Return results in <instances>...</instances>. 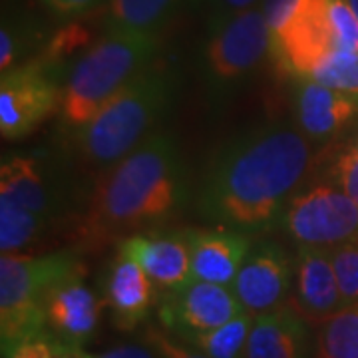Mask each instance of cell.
Listing matches in <instances>:
<instances>
[{
  "label": "cell",
  "instance_id": "obj_1",
  "mask_svg": "<svg viewBox=\"0 0 358 358\" xmlns=\"http://www.w3.org/2000/svg\"><path fill=\"white\" fill-rule=\"evenodd\" d=\"M313 152L299 128L265 126L221 150L203 179L205 219L235 231L273 225L310 167Z\"/></svg>",
  "mask_w": 358,
  "mask_h": 358
},
{
  "label": "cell",
  "instance_id": "obj_2",
  "mask_svg": "<svg viewBox=\"0 0 358 358\" xmlns=\"http://www.w3.org/2000/svg\"><path fill=\"white\" fill-rule=\"evenodd\" d=\"M185 201V173L176 141L154 134L120 159L92 195L84 235L110 237L150 227Z\"/></svg>",
  "mask_w": 358,
  "mask_h": 358
},
{
  "label": "cell",
  "instance_id": "obj_3",
  "mask_svg": "<svg viewBox=\"0 0 358 358\" xmlns=\"http://www.w3.org/2000/svg\"><path fill=\"white\" fill-rule=\"evenodd\" d=\"M173 90L171 70L157 64L145 68L78 129L80 152L98 166L117 164L150 138L171 102Z\"/></svg>",
  "mask_w": 358,
  "mask_h": 358
},
{
  "label": "cell",
  "instance_id": "obj_4",
  "mask_svg": "<svg viewBox=\"0 0 358 358\" xmlns=\"http://www.w3.org/2000/svg\"><path fill=\"white\" fill-rule=\"evenodd\" d=\"M159 34L110 30L78 58L62 90V120L80 129L115 92L155 62Z\"/></svg>",
  "mask_w": 358,
  "mask_h": 358
},
{
  "label": "cell",
  "instance_id": "obj_5",
  "mask_svg": "<svg viewBox=\"0 0 358 358\" xmlns=\"http://www.w3.org/2000/svg\"><path fill=\"white\" fill-rule=\"evenodd\" d=\"M82 261L70 251L22 257L6 253L0 259V346L2 358L16 346L44 334L46 296L68 277L82 275Z\"/></svg>",
  "mask_w": 358,
  "mask_h": 358
},
{
  "label": "cell",
  "instance_id": "obj_6",
  "mask_svg": "<svg viewBox=\"0 0 358 358\" xmlns=\"http://www.w3.org/2000/svg\"><path fill=\"white\" fill-rule=\"evenodd\" d=\"M271 56V32L263 8L207 22L203 70L211 86L229 88L253 74Z\"/></svg>",
  "mask_w": 358,
  "mask_h": 358
},
{
  "label": "cell",
  "instance_id": "obj_7",
  "mask_svg": "<svg viewBox=\"0 0 358 358\" xmlns=\"http://www.w3.org/2000/svg\"><path fill=\"white\" fill-rule=\"evenodd\" d=\"M281 219L299 247L331 249L358 239V205L333 185H315L293 195Z\"/></svg>",
  "mask_w": 358,
  "mask_h": 358
},
{
  "label": "cell",
  "instance_id": "obj_8",
  "mask_svg": "<svg viewBox=\"0 0 358 358\" xmlns=\"http://www.w3.org/2000/svg\"><path fill=\"white\" fill-rule=\"evenodd\" d=\"M338 52L331 18V0H301L299 8L279 32L271 34V56L282 72L296 80Z\"/></svg>",
  "mask_w": 358,
  "mask_h": 358
},
{
  "label": "cell",
  "instance_id": "obj_9",
  "mask_svg": "<svg viewBox=\"0 0 358 358\" xmlns=\"http://www.w3.org/2000/svg\"><path fill=\"white\" fill-rule=\"evenodd\" d=\"M54 70L42 60L26 62L0 78V134L4 140H20L62 102Z\"/></svg>",
  "mask_w": 358,
  "mask_h": 358
},
{
  "label": "cell",
  "instance_id": "obj_10",
  "mask_svg": "<svg viewBox=\"0 0 358 358\" xmlns=\"http://www.w3.org/2000/svg\"><path fill=\"white\" fill-rule=\"evenodd\" d=\"M243 310L231 287L192 281L162 296L157 317L167 333L176 334L179 341H189L193 334L213 331Z\"/></svg>",
  "mask_w": 358,
  "mask_h": 358
},
{
  "label": "cell",
  "instance_id": "obj_11",
  "mask_svg": "<svg viewBox=\"0 0 358 358\" xmlns=\"http://www.w3.org/2000/svg\"><path fill=\"white\" fill-rule=\"evenodd\" d=\"M293 282L291 257L277 243L265 241L251 247L231 289L247 313L261 317L285 305Z\"/></svg>",
  "mask_w": 358,
  "mask_h": 358
},
{
  "label": "cell",
  "instance_id": "obj_12",
  "mask_svg": "<svg viewBox=\"0 0 358 358\" xmlns=\"http://www.w3.org/2000/svg\"><path fill=\"white\" fill-rule=\"evenodd\" d=\"M293 285L294 310L313 324H320L345 308L329 249L299 247Z\"/></svg>",
  "mask_w": 358,
  "mask_h": 358
},
{
  "label": "cell",
  "instance_id": "obj_13",
  "mask_svg": "<svg viewBox=\"0 0 358 358\" xmlns=\"http://www.w3.org/2000/svg\"><path fill=\"white\" fill-rule=\"evenodd\" d=\"M293 114L294 126L307 140H327L357 117L358 96L301 78L293 92Z\"/></svg>",
  "mask_w": 358,
  "mask_h": 358
},
{
  "label": "cell",
  "instance_id": "obj_14",
  "mask_svg": "<svg viewBox=\"0 0 358 358\" xmlns=\"http://www.w3.org/2000/svg\"><path fill=\"white\" fill-rule=\"evenodd\" d=\"M117 251L138 263L166 291L181 289L193 281L192 253L185 233L129 235L117 243Z\"/></svg>",
  "mask_w": 358,
  "mask_h": 358
},
{
  "label": "cell",
  "instance_id": "obj_15",
  "mask_svg": "<svg viewBox=\"0 0 358 358\" xmlns=\"http://www.w3.org/2000/svg\"><path fill=\"white\" fill-rule=\"evenodd\" d=\"M192 253L193 281L233 287L237 273L251 251V239L235 229L185 231Z\"/></svg>",
  "mask_w": 358,
  "mask_h": 358
},
{
  "label": "cell",
  "instance_id": "obj_16",
  "mask_svg": "<svg viewBox=\"0 0 358 358\" xmlns=\"http://www.w3.org/2000/svg\"><path fill=\"white\" fill-rule=\"evenodd\" d=\"M82 277L84 273L60 281L46 296V320L54 336L74 345H84L96 333L106 305Z\"/></svg>",
  "mask_w": 358,
  "mask_h": 358
},
{
  "label": "cell",
  "instance_id": "obj_17",
  "mask_svg": "<svg viewBox=\"0 0 358 358\" xmlns=\"http://www.w3.org/2000/svg\"><path fill=\"white\" fill-rule=\"evenodd\" d=\"M154 301V281L148 273L128 257L117 255L103 282V303L112 313L115 329H138L148 319Z\"/></svg>",
  "mask_w": 358,
  "mask_h": 358
},
{
  "label": "cell",
  "instance_id": "obj_18",
  "mask_svg": "<svg viewBox=\"0 0 358 358\" xmlns=\"http://www.w3.org/2000/svg\"><path fill=\"white\" fill-rule=\"evenodd\" d=\"M294 307L282 305L271 313L255 317L247 341L245 358H308L310 329Z\"/></svg>",
  "mask_w": 358,
  "mask_h": 358
},
{
  "label": "cell",
  "instance_id": "obj_19",
  "mask_svg": "<svg viewBox=\"0 0 358 358\" xmlns=\"http://www.w3.org/2000/svg\"><path fill=\"white\" fill-rule=\"evenodd\" d=\"M0 197H6L40 217L52 213V193L42 167L28 155H10L0 167Z\"/></svg>",
  "mask_w": 358,
  "mask_h": 358
},
{
  "label": "cell",
  "instance_id": "obj_20",
  "mask_svg": "<svg viewBox=\"0 0 358 358\" xmlns=\"http://www.w3.org/2000/svg\"><path fill=\"white\" fill-rule=\"evenodd\" d=\"M185 4L193 0H108L106 28L159 34Z\"/></svg>",
  "mask_w": 358,
  "mask_h": 358
},
{
  "label": "cell",
  "instance_id": "obj_21",
  "mask_svg": "<svg viewBox=\"0 0 358 358\" xmlns=\"http://www.w3.org/2000/svg\"><path fill=\"white\" fill-rule=\"evenodd\" d=\"M255 317L243 310L235 319L227 320L213 331L193 334L189 341H185L193 348L201 350L209 358H245L247 341L253 329Z\"/></svg>",
  "mask_w": 358,
  "mask_h": 358
},
{
  "label": "cell",
  "instance_id": "obj_22",
  "mask_svg": "<svg viewBox=\"0 0 358 358\" xmlns=\"http://www.w3.org/2000/svg\"><path fill=\"white\" fill-rule=\"evenodd\" d=\"M315 358H358V305L320 322Z\"/></svg>",
  "mask_w": 358,
  "mask_h": 358
},
{
  "label": "cell",
  "instance_id": "obj_23",
  "mask_svg": "<svg viewBox=\"0 0 358 358\" xmlns=\"http://www.w3.org/2000/svg\"><path fill=\"white\" fill-rule=\"evenodd\" d=\"M48 219L40 217L6 197H0V249L2 255L36 241Z\"/></svg>",
  "mask_w": 358,
  "mask_h": 358
},
{
  "label": "cell",
  "instance_id": "obj_24",
  "mask_svg": "<svg viewBox=\"0 0 358 358\" xmlns=\"http://www.w3.org/2000/svg\"><path fill=\"white\" fill-rule=\"evenodd\" d=\"M322 86L358 96V52H333L308 76Z\"/></svg>",
  "mask_w": 358,
  "mask_h": 358
},
{
  "label": "cell",
  "instance_id": "obj_25",
  "mask_svg": "<svg viewBox=\"0 0 358 358\" xmlns=\"http://www.w3.org/2000/svg\"><path fill=\"white\" fill-rule=\"evenodd\" d=\"M345 307L358 305V239L329 249Z\"/></svg>",
  "mask_w": 358,
  "mask_h": 358
},
{
  "label": "cell",
  "instance_id": "obj_26",
  "mask_svg": "<svg viewBox=\"0 0 358 358\" xmlns=\"http://www.w3.org/2000/svg\"><path fill=\"white\" fill-rule=\"evenodd\" d=\"M32 38H34V32L24 20L2 18V28H0V72L2 74L16 68V62L30 48Z\"/></svg>",
  "mask_w": 358,
  "mask_h": 358
},
{
  "label": "cell",
  "instance_id": "obj_27",
  "mask_svg": "<svg viewBox=\"0 0 358 358\" xmlns=\"http://www.w3.org/2000/svg\"><path fill=\"white\" fill-rule=\"evenodd\" d=\"M143 338L157 358H209L201 350L193 348L192 345H187L179 338H173L171 333H167L166 329L148 327Z\"/></svg>",
  "mask_w": 358,
  "mask_h": 358
},
{
  "label": "cell",
  "instance_id": "obj_28",
  "mask_svg": "<svg viewBox=\"0 0 358 358\" xmlns=\"http://www.w3.org/2000/svg\"><path fill=\"white\" fill-rule=\"evenodd\" d=\"M336 185L358 205V141L338 157L334 166Z\"/></svg>",
  "mask_w": 358,
  "mask_h": 358
},
{
  "label": "cell",
  "instance_id": "obj_29",
  "mask_svg": "<svg viewBox=\"0 0 358 358\" xmlns=\"http://www.w3.org/2000/svg\"><path fill=\"white\" fill-rule=\"evenodd\" d=\"M193 4H201L209 16L207 22H211V20H221L227 16L253 10L263 4V0H193Z\"/></svg>",
  "mask_w": 358,
  "mask_h": 358
},
{
  "label": "cell",
  "instance_id": "obj_30",
  "mask_svg": "<svg viewBox=\"0 0 358 358\" xmlns=\"http://www.w3.org/2000/svg\"><path fill=\"white\" fill-rule=\"evenodd\" d=\"M301 0H263L261 8L267 20L268 32L275 34L279 32L282 26L289 22V18L293 16L294 10L299 8Z\"/></svg>",
  "mask_w": 358,
  "mask_h": 358
},
{
  "label": "cell",
  "instance_id": "obj_31",
  "mask_svg": "<svg viewBox=\"0 0 358 358\" xmlns=\"http://www.w3.org/2000/svg\"><path fill=\"white\" fill-rule=\"evenodd\" d=\"M46 8L58 16H82L108 4V0H40Z\"/></svg>",
  "mask_w": 358,
  "mask_h": 358
},
{
  "label": "cell",
  "instance_id": "obj_32",
  "mask_svg": "<svg viewBox=\"0 0 358 358\" xmlns=\"http://www.w3.org/2000/svg\"><path fill=\"white\" fill-rule=\"evenodd\" d=\"M8 358H54L52 336L44 333L32 341H26L20 346H16Z\"/></svg>",
  "mask_w": 358,
  "mask_h": 358
},
{
  "label": "cell",
  "instance_id": "obj_33",
  "mask_svg": "<svg viewBox=\"0 0 358 358\" xmlns=\"http://www.w3.org/2000/svg\"><path fill=\"white\" fill-rule=\"evenodd\" d=\"M96 358H155V352L152 348L141 345H122L115 346L112 350L103 352Z\"/></svg>",
  "mask_w": 358,
  "mask_h": 358
},
{
  "label": "cell",
  "instance_id": "obj_34",
  "mask_svg": "<svg viewBox=\"0 0 358 358\" xmlns=\"http://www.w3.org/2000/svg\"><path fill=\"white\" fill-rule=\"evenodd\" d=\"M52 350H54V358H96L88 355L82 345H74V343H66L56 336H52Z\"/></svg>",
  "mask_w": 358,
  "mask_h": 358
},
{
  "label": "cell",
  "instance_id": "obj_35",
  "mask_svg": "<svg viewBox=\"0 0 358 358\" xmlns=\"http://www.w3.org/2000/svg\"><path fill=\"white\" fill-rule=\"evenodd\" d=\"M346 2L350 4V8H352V10H355V14L358 16V0H346Z\"/></svg>",
  "mask_w": 358,
  "mask_h": 358
}]
</instances>
